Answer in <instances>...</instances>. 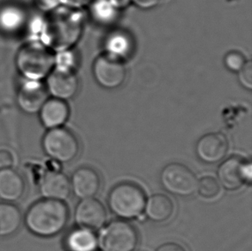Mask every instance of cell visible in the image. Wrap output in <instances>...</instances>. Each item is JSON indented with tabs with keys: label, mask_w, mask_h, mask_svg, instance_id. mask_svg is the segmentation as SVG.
I'll return each mask as SVG.
<instances>
[{
	"label": "cell",
	"mask_w": 252,
	"mask_h": 251,
	"mask_svg": "<svg viewBox=\"0 0 252 251\" xmlns=\"http://www.w3.org/2000/svg\"><path fill=\"white\" fill-rule=\"evenodd\" d=\"M198 178L189 168L180 163H170L160 173V183L167 192L179 197H190L197 192Z\"/></svg>",
	"instance_id": "cell-7"
},
{
	"label": "cell",
	"mask_w": 252,
	"mask_h": 251,
	"mask_svg": "<svg viewBox=\"0 0 252 251\" xmlns=\"http://www.w3.org/2000/svg\"><path fill=\"white\" fill-rule=\"evenodd\" d=\"M71 189L81 200L93 198L101 187V177L92 167L79 168L72 174Z\"/></svg>",
	"instance_id": "cell-14"
},
{
	"label": "cell",
	"mask_w": 252,
	"mask_h": 251,
	"mask_svg": "<svg viewBox=\"0 0 252 251\" xmlns=\"http://www.w3.org/2000/svg\"><path fill=\"white\" fill-rule=\"evenodd\" d=\"M68 220V207L63 201L43 199L29 208L24 221L33 234L51 238L65 229Z\"/></svg>",
	"instance_id": "cell-1"
},
{
	"label": "cell",
	"mask_w": 252,
	"mask_h": 251,
	"mask_svg": "<svg viewBox=\"0 0 252 251\" xmlns=\"http://www.w3.org/2000/svg\"><path fill=\"white\" fill-rule=\"evenodd\" d=\"M28 16L23 7L7 3L0 6V31L5 34H17L27 24Z\"/></svg>",
	"instance_id": "cell-18"
},
{
	"label": "cell",
	"mask_w": 252,
	"mask_h": 251,
	"mask_svg": "<svg viewBox=\"0 0 252 251\" xmlns=\"http://www.w3.org/2000/svg\"><path fill=\"white\" fill-rule=\"evenodd\" d=\"M12 154L8 150H0V170L9 169L13 165Z\"/></svg>",
	"instance_id": "cell-26"
},
{
	"label": "cell",
	"mask_w": 252,
	"mask_h": 251,
	"mask_svg": "<svg viewBox=\"0 0 252 251\" xmlns=\"http://www.w3.org/2000/svg\"><path fill=\"white\" fill-rule=\"evenodd\" d=\"M71 191L68 177L60 170L48 171L41 178L40 192L45 199L64 201L68 199Z\"/></svg>",
	"instance_id": "cell-15"
},
{
	"label": "cell",
	"mask_w": 252,
	"mask_h": 251,
	"mask_svg": "<svg viewBox=\"0 0 252 251\" xmlns=\"http://www.w3.org/2000/svg\"><path fill=\"white\" fill-rule=\"evenodd\" d=\"M62 2L72 5H81V3H85L88 0H62Z\"/></svg>",
	"instance_id": "cell-29"
},
{
	"label": "cell",
	"mask_w": 252,
	"mask_h": 251,
	"mask_svg": "<svg viewBox=\"0 0 252 251\" xmlns=\"http://www.w3.org/2000/svg\"><path fill=\"white\" fill-rule=\"evenodd\" d=\"M46 88L54 98L65 101L75 95L79 81L72 70L55 68L47 77Z\"/></svg>",
	"instance_id": "cell-13"
},
{
	"label": "cell",
	"mask_w": 252,
	"mask_h": 251,
	"mask_svg": "<svg viewBox=\"0 0 252 251\" xmlns=\"http://www.w3.org/2000/svg\"><path fill=\"white\" fill-rule=\"evenodd\" d=\"M146 217L156 223L168 220L172 216L174 204L170 197L163 193H156L149 198L145 207Z\"/></svg>",
	"instance_id": "cell-19"
},
{
	"label": "cell",
	"mask_w": 252,
	"mask_h": 251,
	"mask_svg": "<svg viewBox=\"0 0 252 251\" xmlns=\"http://www.w3.org/2000/svg\"><path fill=\"white\" fill-rule=\"evenodd\" d=\"M147 197L136 184L124 182L113 188L108 198L110 211L123 220L136 219L143 214Z\"/></svg>",
	"instance_id": "cell-4"
},
{
	"label": "cell",
	"mask_w": 252,
	"mask_h": 251,
	"mask_svg": "<svg viewBox=\"0 0 252 251\" xmlns=\"http://www.w3.org/2000/svg\"><path fill=\"white\" fill-rule=\"evenodd\" d=\"M23 216L20 209L10 202L0 203V237H9L20 228Z\"/></svg>",
	"instance_id": "cell-21"
},
{
	"label": "cell",
	"mask_w": 252,
	"mask_h": 251,
	"mask_svg": "<svg viewBox=\"0 0 252 251\" xmlns=\"http://www.w3.org/2000/svg\"><path fill=\"white\" fill-rule=\"evenodd\" d=\"M197 191L199 194L206 199H213L220 191V184L215 177H204L198 181Z\"/></svg>",
	"instance_id": "cell-22"
},
{
	"label": "cell",
	"mask_w": 252,
	"mask_h": 251,
	"mask_svg": "<svg viewBox=\"0 0 252 251\" xmlns=\"http://www.w3.org/2000/svg\"><path fill=\"white\" fill-rule=\"evenodd\" d=\"M65 246L67 251H96L98 238L92 230L76 228L66 235Z\"/></svg>",
	"instance_id": "cell-20"
},
{
	"label": "cell",
	"mask_w": 252,
	"mask_h": 251,
	"mask_svg": "<svg viewBox=\"0 0 252 251\" xmlns=\"http://www.w3.org/2000/svg\"><path fill=\"white\" fill-rule=\"evenodd\" d=\"M156 251H186V250L176 243H167L159 246Z\"/></svg>",
	"instance_id": "cell-27"
},
{
	"label": "cell",
	"mask_w": 252,
	"mask_h": 251,
	"mask_svg": "<svg viewBox=\"0 0 252 251\" xmlns=\"http://www.w3.org/2000/svg\"><path fill=\"white\" fill-rule=\"evenodd\" d=\"M252 178V163L239 157H229L219 167V183L229 191L239 189L246 183L251 184Z\"/></svg>",
	"instance_id": "cell-8"
},
{
	"label": "cell",
	"mask_w": 252,
	"mask_h": 251,
	"mask_svg": "<svg viewBox=\"0 0 252 251\" xmlns=\"http://www.w3.org/2000/svg\"><path fill=\"white\" fill-rule=\"evenodd\" d=\"M25 192V182L19 172L11 168L0 170V199L3 202L19 200Z\"/></svg>",
	"instance_id": "cell-16"
},
{
	"label": "cell",
	"mask_w": 252,
	"mask_h": 251,
	"mask_svg": "<svg viewBox=\"0 0 252 251\" xmlns=\"http://www.w3.org/2000/svg\"><path fill=\"white\" fill-rule=\"evenodd\" d=\"M138 5L143 7H150L154 5L159 1V0H134Z\"/></svg>",
	"instance_id": "cell-28"
},
{
	"label": "cell",
	"mask_w": 252,
	"mask_h": 251,
	"mask_svg": "<svg viewBox=\"0 0 252 251\" xmlns=\"http://www.w3.org/2000/svg\"><path fill=\"white\" fill-rule=\"evenodd\" d=\"M17 100L24 113L37 114L48 100V91L41 81L24 79L17 91Z\"/></svg>",
	"instance_id": "cell-12"
},
{
	"label": "cell",
	"mask_w": 252,
	"mask_h": 251,
	"mask_svg": "<svg viewBox=\"0 0 252 251\" xmlns=\"http://www.w3.org/2000/svg\"><path fill=\"white\" fill-rule=\"evenodd\" d=\"M39 116L46 128L61 127L68 119V105L61 99H48L40 109Z\"/></svg>",
	"instance_id": "cell-17"
},
{
	"label": "cell",
	"mask_w": 252,
	"mask_h": 251,
	"mask_svg": "<svg viewBox=\"0 0 252 251\" xmlns=\"http://www.w3.org/2000/svg\"><path fill=\"white\" fill-rule=\"evenodd\" d=\"M225 66L228 68L229 70L233 71H239L241 68L246 64V59L244 55L238 51L229 52L227 55L225 56Z\"/></svg>",
	"instance_id": "cell-23"
},
{
	"label": "cell",
	"mask_w": 252,
	"mask_h": 251,
	"mask_svg": "<svg viewBox=\"0 0 252 251\" xmlns=\"http://www.w3.org/2000/svg\"><path fill=\"white\" fill-rule=\"evenodd\" d=\"M35 6L41 11H51L55 10L62 0H34Z\"/></svg>",
	"instance_id": "cell-25"
},
{
	"label": "cell",
	"mask_w": 252,
	"mask_h": 251,
	"mask_svg": "<svg viewBox=\"0 0 252 251\" xmlns=\"http://www.w3.org/2000/svg\"><path fill=\"white\" fill-rule=\"evenodd\" d=\"M74 219L79 227L96 231L105 224L107 212L100 200L95 198H88L81 200L77 205Z\"/></svg>",
	"instance_id": "cell-10"
},
{
	"label": "cell",
	"mask_w": 252,
	"mask_h": 251,
	"mask_svg": "<svg viewBox=\"0 0 252 251\" xmlns=\"http://www.w3.org/2000/svg\"><path fill=\"white\" fill-rule=\"evenodd\" d=\"M16 65L24 79L42 81L55 67V55L44 45L32 42L17 53Z\"/></svg>",
	"instance_id": "cell-3"
},
{
	"label": "cell",
	"mask_w": 252,
	"mask_h": 251,
	"mask_svg": "<svg viewBox=\"0 0 252 251\" xmlns=\"http://www.w3.org/2000/svg\"><path fill=\"white\" fill-rule=\"evenodd\" d=\"M239 78L240 83L246 88H252V64L251 62H246L240 70H239Z\"/></svg>",
	"instance_id": "cell-24"
},
{
	"label": "cell",
	"mask_w": 252,
	"mask_h": 251,
	"mask_svg": "<svg viewBox=\"0 0 252 251\" xmlns=\"http://www.w3.org/2000/svg\"><path fill=\"white\" fill-rule=\"evenodd\" d=\"M45 153L60 163H68L77 158L80 152L79 140L68 129H48L42 139Z\"/></svg>",
	"instance_id": "cell-5"
},
{
	"label": "cell",
	"mask_w": 252,
	"mask_h": 251,
	"mask_svg": "<svg viewBox=\"0 0 252 251\" xmlns=\"http://www.w3.org/2000/svg\"><path fill=\"white\" fill-rule=\"evenodd\" d=\"M41 41L54 51L68 50L79 39L81 25L79 18L67 10H55L41 24Z\"/></svg>",
	"instance_id": "cell-2"
},
{
	"label": "cell",
	"mask_w": 252,
	"mask_h": 251,
	"mask_svg": "<svg viewBox=\"0 0 252 251\" xmlns=\"http://www.w3.org/2000/svg\"><path fill=\"white\" fill-rule=\"evenodd\" d=\"M228 147V141L225 135L219 132H210L198 140L195 153L203 163L215 164L225 158Z\"/></svg>",
	"instance_id": "cell-11"
},
{
	"label": "cell",
	"mask_w": 252,
	"mask_h": 251,
	"mask_svg": "<svg viewBox=\"0 0 252 251\" xmlns=\"http://www.w3.org/2000/svg\"><path fill=\"white\" fill-rule=\"evenodd\" d=\"M93 71L96 81L105 88H116L123 84L126 69L123 62L112 55H101L95 60Z\"/></svg>",
	"instance_id": "cell-9"
},
{
	"label": "cell",
	"mask_w": 252,
	"mask_h": 251,
	"mask_svg": "<svg viewBox=\"0 0 252 251\" xmlns=\"http://www.w3.org/2000/svg\"><path fill=\"white\" fill-rule=\"evenodd\" d=\"M138 243L136 229L123 220L109 223L102 230L98 239V246L102 251H134Z\"/></svg>",
	"instance_id": "cell-6"
}]
</instances>
